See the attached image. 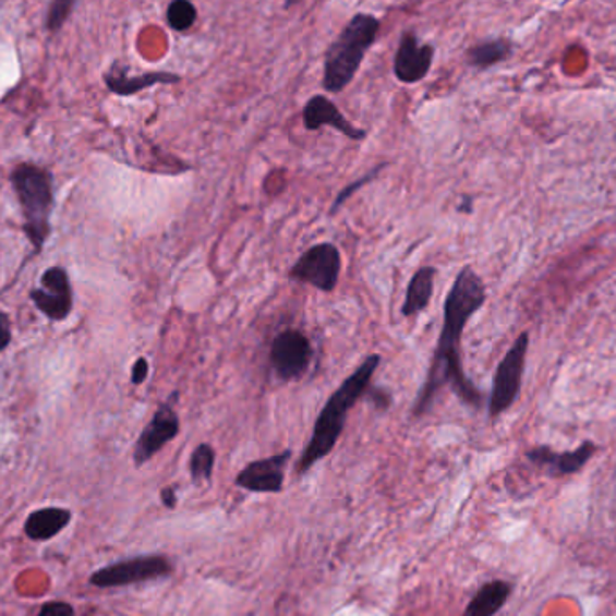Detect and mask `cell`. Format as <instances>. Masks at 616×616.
<instances>
[{"label":"cell","instance_id":"1","mask_svg":"<svg viewBox=\"0 0 616 616\" xmlns=\"http://www.w3.org/2000/svg\"><path fill=\"white\" fill-rule=\"evenodd\" d=\"M487 301V287L482 276L472 267H463L456 276L446 303H444V325L436 345L435 355L431 359L425 383L414 400L413 419L427 414L442 389L452 388L461 402L472 408H482L483 394L469 381L461 366V336L467 323Z\"/></svg>","mask_w":616,"mask_h":616},{"label":"cell","instance_id":"2","mask_svg":"<svg viewBox=\"0 0 616 616\" xmlns=\"http://www.w3.org/2000/svg\"><path fill=\"white\" fill-rule=\"evenodd\" d=\"M383 358L378 353H372L359 364L355 372L350 373L341 386L330 395L327 404L323 406L322 413L316 419L312 430L311 440L301 452L298 461V474L311 471L314 463L327 458L337 442L341 438L342 431L347 427L348 413L359 400L363 399L372 384L373 375L381 366Z\"/></svg>","mask_w":616,"mask_h":616},{"label":"cell","instance_id":"3","mask_svg":"<svg viewBox=\"0 0 616 616\" xmlns=\"http://www.w3.org/2000/svg\"><path fill=\"white\" fill-rule=\"evenodd\" d=\"M378 32L381 21L369 13H358L348 21L325 55L323 87L327 93H342L352 83Z\"/></svg>","mask_w":616,"mask_h":616},{"label":"cell","instance_id":"4","mask_svg":"<svg viewBox=\"0 0 616 616\" xmlns=\"http://www.w3.org/2000/svg\"><path fill=\"white\" fill-rule=\"evenodd\" d=\"M11 184L24 215V231L35 251H41L51 234V215L55 207L52 177L46 168L22 162L11 173Z\"/></svg>","mask_w":616,"mask_h":616},{"label":"cell","instance_id":"5","mask_svg":"<svg viewBox=\"0 0 616 616\" xmlns=\"http://www.w3.org/2000/svg\"><path fill=\"white\" fill-rule=\"evenodd\" d=\"M529 345V331H523L512 342V347L508 348L505 358L497 364L493 389H491V399H488L491 419H497L499 414L510 410L516 404V400L519 399L521 386H523L524 363H527Z\"/></svg>","mask_w":616,"mask_h":616},{"label":"cell","instance_id":"6","mask_svg":"<svg viewBox=\"0 0 616 616\" xmlns=\"http://www.w3.org/2000/svg\"><path fill=\"white\" fill-rule=\"evenodd\" d=\"M341 269V251L330 242H322L301 254L298 262L290 267L289 278L330 294L339 283Z\"/></svg>","mask_w":616,"mask_h":616},{"label":"cell","instance_id":"7","mask_svg":"<svg viewBox=\"0 0 616 616\" xmlns=\"http://www.w3.org/2000/svg\"><path fill=\"white\" fill-rule=\"evenodd\" d=\"M171 573V565L161 555H140L132 559L120 560L114 565L105 566L94 571L88 584L99 590L123 588V585L140 584L146 580L162 579Z\"/></svg>","mask_w":616,"mask_h":616},{"label":"cell","instance_id":"8","mask_svg":"<svg viewBox=\"0 0 616 616\" xmlns=\"http://www.w3.org/2000/svg\"><path fill=\"white\" fill-rule=\"evenodd\" d=\"M314 350L303 331L289 328L275 337L270 347V366L281 381H298L311 369Z\"/></svg>","mask_w":616,"mask_h":616},{"label":"cell","instance_id":"9","mask_svg":"<svg viewBox=\"0 0 616 616\" xmlns=\"http://www.w3.org/2000/svg\"><path fill=\"white\" fill-rule=\"evenodd\" d=\"M176 400L177 394H173L170 402L159 406L145 430L141 431L134 447L135 467L145 466L146 461H150L162 447L176 440L181 431V420L173 408Z\"/></svg>","mask_w":616,"mask_h":616},{"label":"cell","instance_id":"10","mask_svg":"<svg viewBox=\"0 0 616 616\" xmlns=\"http://www.w3.org/2000/svg\"><path fill=\"white\" fill-rule=\"evenodd\" d=\"M32 301L47 319H68L73 312V287L69 281L68 270L58 265L49 267L41 275L40 287L32 290Z\"/></svg>","mask_w":616,"mask_h":616},{"label":"cell","instance_id":"11","mask_svg":"<svg viewBox=\"0 0 616 616\" xmlns=\"http://www.w3.org/2000/svg\"><path fill=\"white\" fill-rule=\"evenodd\" d=\"M290 458H292V452L287 449V451L278 452V455L269 456V458L251 461L240 471L234 483L249 493H281Z\"/></svg>","mask_w":616,"mask_h":616},{"label":"cell","instance_id":"12","mask_svg":"<svg viewBox=\"0 0 616 616\" xmlns=\"http://www.w3.org/2000/svg\"><path fill=\"white\" fill-rule=\"evenodd\" d=\"M433 60H435V47L420 44L416 33L406 32L400 37L399 49L395 52V78L406 85L422 82L430 74Z\"/></svg>","mask_w":616,"mask_h":616},{"label":"cell","instance_id":"13","mask_svg":"<svg viewBox=\"0 0 616 616\" xmlns=\"http://www.w3.org/2000/svg\"><path fill=\"white\" fill-rule=\"evenodd\" d=\"M303 124L311 132H316L322 126H331L352 141H364L369 135L366 130L359 129V126L352 124V121H348L339 107L323 94H316L306 101L305 107H303Z\"/></svg>","mask_w":616,"mask_h":616},{"label":"cell","instance_id":"14","mask_svg":"<svg viewBox=\"0 0 616 616\" xmlns=\"http://www.w3.org/2000/svg\"><path fill=\"white\" fill-rule=\"evenodd\" d=\"M130 69L121 62H114L110 65L109 71L104 74V82L110 93L116 96H134V94L143 93L146 88L156 87V85H176L181 82V76L170 71H154V73L137 74L130 76Z\"/></svg>","mask_w":616,"mask_h":616},{"label":"cell","instance_id":"15","mask_svg":"<svg viewBox=\"0 0 616 616\" xmlns=\"http://www.w3.org/2000/svg\"><path fill=\"white\" fill-rule=\"evenodd\" d=\"M595 444L584 442L577 449L568 452H555L546 446L534 447L527 452V458L535 466L544 467L552 476H568V474L579 472L595 456Z\"/></svg>","mask_w":616,"mask_h":616},{"label":"cell","instance_id":"16","mask_svg":"<svg viewBox=\"0 0 616 616\" xmlns=\"http://www.w3.org/2000/svg\"><path fill=\"white\" fill-rule=\"evenodd\" d=\"M73 519V514L68 508L46 507L38 508L29 514L24 523V534L35 543H44L49 539L57 538L68 529Z\"/></svg>","mask_w":616,"mask_h":616},{"label":"cell","instance_id":"17","mask_svg":"<svg viewBox=\"0 0 616 616\" xmlns=\"http://www.w3.org/2000/svg\"><path fill=\"white\" fill-rule=\"evenodd\" d=\"M436 267L425 265L420 267L411 278L410 286L406 290L404 303H402V316L413 317L420 312H424L430 306L435 292Z\"/></svg>","mask_w":616,"mask_h":616},{"label":"cell","instance_id":"18","mask_svg":"<svg viewBox=\"0 0 616 616\" xmlns=\"http://www.w3.org/2000/svg\"><path fill=\"white\" fill-rule=\"evenodd\" d=\"M510 591H512L510 584L503 582V580L488 582V584L483 585L482 590L478 591L476 596L472 599L463 616L496 615L507 604Z\"/></svg>","mask_w":616,"mask_h":616},{"label":"cell","instance_id":"19","mask_svg":"<svg viewBox=\"0 0 616 616\" xmlns=\"http://www.w3.org/2000/svg\"><path fill=\"white\" fill-rule=\"evenodd\" d=\"M510 52H512V46H510L508 40H503V38L485 40L467 51V62L472 68L488 69L496 65V63L503 62Z\"/></svg>","mask_w":616,"mask_h":616},{"label":"cell","instance_id":"20","mask_svg":"<svg viewBox=\"0 0 616 616\" xmlns=\"http://www.w3.org/2000/svg\"><path fill=\"white\" fill-rule=\"evenodd\" d=\"M166 22L173 32H188L197 22V8L192 0H171L166 10Z\"/></svg>","mask_w":616,"mask_h":616},{"label":"cell","instance_id":"21","mask_svg":"<svg viewBox=\"0 0 616 616\" xmlns=\"http://www.w3.org/2000/svg\"><path fill=\"white\" fill-rule=\"evenodd\" d=\"M213 469H215V449L209 444H201L190 458V474L193 482H209Z\"/></svg>","mask_w":616,"mask_h":616},{"label":"cell","instance_id":"22","mask_svg":"<svg viewBox=\"0 0 616 616\" xmlns=\"http://www.w3.org/2000/svg\"><path fill=\"white\" fill-rule=\"evenodd\" d=\"M78 4V0H52L46 16V29L49 33H58L63 24L73 15V10Z\"/></svg>","mask_w":616,"mask_h":616},{"label":"cell","instance_id":"23","mask_svg":"<svg viewBox=\"0 0 616 616\" xmlns=\"http://www.w3.org/2000/svg\"><path fill=\"white\" fill-rule=\"evenodd\" d=\"M384 168H386V165L375 166L370 173H366V176L361 177L359 181L352 182V184H348L345 190H341V193L337 195L336 201L331 204L330 215H334V213H336L342 204L347 203L348 198L352 197L353 193L358 192L359 188L366 186L369 182H372L373 179H375V177L384 170Z\"/></svg>","mask_w":616,"mask_h":616},{"label":"cell","instance_id":"24","mask_svg":"<svg viewBox=\"0 0 616 616\" xmlns=\"http://www.w3.org/2000/svg\"><path fill=\"white\" fill-rule=\"evenodd\" d=\"M37 616H76L74 612L73 604H69L65 601H51L46 602L44 606L40 607V612Z\"/></svg>","mask_w":616,"mask_h":616},{"label":"cell","instance_id":"25","mask_svg":"<svg viewBox=\"0 0 616 616\" xmlns=\"http://www.w3.org/2000/svg\"><path fill=\"white\" fill-rule=\"evenodd\" d=\"M148 373H150V364L146 361L145 358H140L135 361L134 366H132V384L135 386H140V384L145 383L146 378H148Z\"/></svg>","mask_w":616,"mask_h":616},{"label":"cell","instance_id":"26","mask_svg":"<svg viewBox=\"0 0 616 616\" xmlns=\"http://www.w3.org/2000/svg\"><path fill=\"white\" fill-rule=\"evenodd\" d=\"M11 342V322L4 312H0V352H4Z\"/></svg>","mask_w":616,"mask_h":616},{"label":"cell","instance_id":"27","mask_svg":"<svg viewBox=\"0 0 616 616\" xmlns=\"http://www.w3.org/2000/svg\"><path fill=\"white\" fill-rule=\"evenodd\" d=\"M161 502L166 508H176L177 507V494L176 488L173 487H165L161 491Z\"/></svg>","mask_w":616,"mask_h":616},{"label":"cell","instance_id":"28","mask_svg":"<svg viewBox=\"0 0 616 616\" xmlns=\"http://www.w3.org/2000/svg\"><path fill=\"white\" fill-rule=\"evenodd\" d=\"M471 203H472V198L466 197V201H463V204H461V206L458 207V209H460L461 213L471 212Z\"/></svg>","mask_w":616,"mask_h":616},{"label":"cell","instance_id":"29","mask_svg":"<svg viewBox=\"0 0 616 616\" xmlns=\"http://www.w3.org/2000/svg\"><path fill=\"white\" fill-rule=\"evenodd\" d=\"M301 0H286V8L289 10L290 5L300 4Z\"/></svg>","mask_w":616,"mask_h":616}]
</instances>
